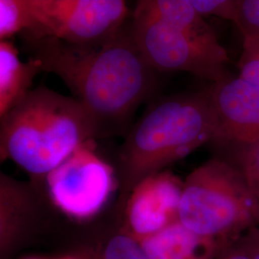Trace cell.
Listing matches in <instances>:
<instances>
[{"instance_id":"cell-1","label":"cell","mask_w":259,"mask_h":259,"mask_svg":"<svg viewBox=\"0 0 259 259\" xmlns=\"http://www.w3.org/2000/svg\"><path fill=\"white\" fill-rule=\"evenodd\" d=\"M29 59L68 88L93 122L96 139L127 135L155 85V70L140 52L130 20L107 41L78 47L48 37H22Z\"/></svg>"},{"instance_id":"cell-2","label":"cell","mask_w":259,"mask_h":259,"mask_svg":"<svg viewBox=\"0 0 259 259\" xmlns=\"http://www.w3.org/2000/svg\"><path fill=\"white\" fill-rule=\"evenodd\" d=\"M91 139L93 122L72 96L32 88L0 124V162L12 160L39 185Z\"/></svg>"},{"instance_id":"cell-3","label":"cell","mask_w":259,"mask_h":259,"mask_svg":"<svg viewBox=\"0 0 259 259\" xmlns=\"http://www.w3.org/2000/svg\"><path fill=\"white\" fill-rule=\"evenodd\" d=\"M213 138L207 89L153 105L131 127L118 150V166L126 189L130 193L139 181L163 171Z\"/></svg>"},{"instance_id":"cell-4","label":"cell","mask_w":259,"mask_h":259,"mask_svg":"<svg viewBox=\"0 0 259 259\" xmlns=\"http://www.w3.org/2000/svg\"><path fill=\"white\" fill-rule=\"evenodd\" d=\"M179 222L198 236L212 240L254 227L259 213L237 167L213 158L187 177Z\"/></svg>"},{"instance_id":"cell-5","label":"cell","mask_w":259,"mask_h":259,"mask_svg":"<svg viewBox=\"0 0 259 259\" xmlns=\"http://www.w3.org/2000/svg\"><path fill=\"white\" fill-rule=\"evenodd\" d=\"M28 27L21 37H48L78 47L98 46L131 18L123 0H26Z\"/></svg>"},{"instance_id":"cell-6","label":"cell","mask_w":259,"mask_h":259,"mask_svg":"<svg viewBox=\"0 0 259 259\" xmlns=\"http://www.w3.org/2000/svg\"><path fill=\"white\" fill-rule=\"evenodd\" d=\"M47 201L65 216L89 220L102 211L116 186L113 167L85 141L39 184Z\"/></svg>"},{"instance_id":"cell-7","label":"cell","mask_w":259,"mask_h":259,"mask_svg":"<svg viewBox=\"0 0 259 259\" xmlns=\"http://www.w3.org/2000/svg\"><path fill=\"white\" fill-rule=\"evenodd\" d=\"M130 26L140 52L155 71H182L217 83L232 72L223 46L212 47L170 25L133 12Z\"/></svg>"},{"instance_id":"cell-8","label":"cell","mask_w":259,"mask_h":259,"mask_svg":"<svg viewBox=\"0 0 259 259\" xmlns=\"http://www.w3.org/2000/svg\"><path fill=\"white\" fill-rule=\"evenodd\" d=\"M214 122L213 142L229 148L259 141V89L229 75L207 89Z\"/></svg>"},{"instance_id":"cell-9","label":"cell","mask_w":259,"mask_h":259,"mask_svg":"<svg viewBox=\"0 0 259 259\" xmlns=\"http://www.w3.org/2000/svg\"><path fill=\"white\" fill-rule=\"evenodd\" d=\"M183 188L184 184L167 171L139 181L131 190L125 207L133 237L141 240L179 221Z\"/></svg>"},{"instance_id":"cell-10","label":"cell","mask_w":259,"mask_h":259,"mask_svg":"<svg viewBox=\"0 0 259 259\" xmlns=\"http://www.w3.org/2000/svg\"><path fill=\"white\" fill-rule=\"evenodd\" d=\"M50 204L39 185L0 170V259L8 257L47 221Z\"/></svg>"},{"instance_id":"cell-11","label":"cell","mask_w":259,"mask_h":259,"mask_svg":"<svg viewBox=\"0 0 259 259\" xmlns=\"http://www.w3.org/2000/svg\"><path fill=\"white\" fill-rule=\"evenodd\" d=\"M133 12L157 19L208 46H222L214 29L195 10L190 0H141Z\"/></svg>"},{"instance_id":"cell-12","label":"cell","mask_w":259,"mask_h":259,"mask_svg":"<svg viewBox=\"0 0 259 259\" xmlns=\"http://www.w3.org/2000/svg\"><path fill=\"white\" fill-rule=\"evenodd\" d=\"M41 71L37 63L22 60L9 40L0 41V124L23 96Z\"/></svg>"},{"instance_id":"cell-13","label":"cell","mask_w":259,"mask_h":259,"mask_svg":"<svg viewBox=\"0 0 259 259\" xmlns=\"http://www.w3.org/2000/svg\"><path fill=\"white\" fill-rule=\"evenodd\" d=\"M138 241L149 259H206L211 242L198 236L179 221Z\"/></svg>"},{"instance_id":"cell-14","label":"cell","mask_w":259,"mask_h":259,"mask_svg":"<svg viewBox=\"0 0 259 259\" xmlns=\"http://www.w3.org/2000/svg\"><path fill=\"white\" fill-rule=\"evenodd\" d=\"M230 149L234 153L233 164L248 185L259 213V141Z\"/></svg>"},{"instance_id":"cell-15","label":"cell","mask_w":259,"mask_h":259,"mask_svg":"<svg viewBox=\"0 0 259 259\" xmlns=\"http://www.w3.org/2000/svg\"><path fill=\"white\" fill-rule=\"evenodd\" d=\"M26 0H0V41L21 36L28 27Z\"/></svg>"},{"instance_id":"cell-16","label":"cell","mask_w":259,"mask_h":259,"mask_svg":"<svg viewBox=\"0 0 259 259\" xmlns=\"http://www.w3.org/2000/svg\"><path fill=\"white\" fill-rule=\"evenodd\" d=\"M238 75L259 89V35L243 37Z\"/></svg>"},{"instance_id":"cell-17","label":"cell","mask_w":259,"mask_h":259,"mask_svg":"<svg viewBox=\"0 0 259 259\" xmlns=\"http://www.w3.org/2000/svg\"><path fill=\"white\" fill-rule=\"evenodd\" d=\"M102 259H149L139 241L127 234H116L107 242Z\"/></svg>"},{"instance_id":"cell-18","label":"cell","mask_w":259,"mask_h":259,"mask_svg":"<svg viewBox=\"0 0 259 259\" xmlns=\"http://www.w3.org/2000/svg\"><path fill=\"white\" fill-rule=\"evenodd\" d=\"M233 23L242 37L259 35V0H237Z\"/></svg>"},{"instance_id":"cell-19","label":"cell","mask_w":259,"mask_h":259,"mask_svg":"<svg viewBox=\"0 0 259 259\" xmlns=\"http://www.w3.org/2000/svg\"><path fill=\"white\" fill-rule=\"evenodd\" d=\"M237 0H190L195 10L204 18L210 16L233 22Z\"/></svg>"},{"instance_id":"cell-20","label":"cell","mask_w":259,"mask_h":259,"mask_svg":"<svg viewBox=\"0 0 259 259\" xmlns=\"http://www.w3.org/2000/svg\"><path fill=\"white\" fill-rule=\"evenodd\" d=\"M244 249L249 254L250 259H259V228L251 230Z\"/></svg>"},{"instance_id":"cell-21","label":"cell","mask_w":259,"mask_h":259,"mask_svg":"<svg viewBox=\"0 0 259 259\" xmlns=\"http://www.w3.org/2000/svg\"><path fill=\"white\" fill-rule=\"evenodd\" d=\"M225 259H250V257L245 249L242 248L238 250H232V252H230Z\"/></svg>"},{"instance_id":"cell-22","label":"cell","mask_w":259,"mask_h":259,"mask_svg":"<svg viewBox=\"0 0 259 259\" xmlns=\"http://www.w3.org/2000/svg\"><path fill=\"white\" fill-rule=\"evenodd\" d=\"M30 259H38V258H30ZM61 259H62V258H61Z\"/></svg>"}]
</instances>
